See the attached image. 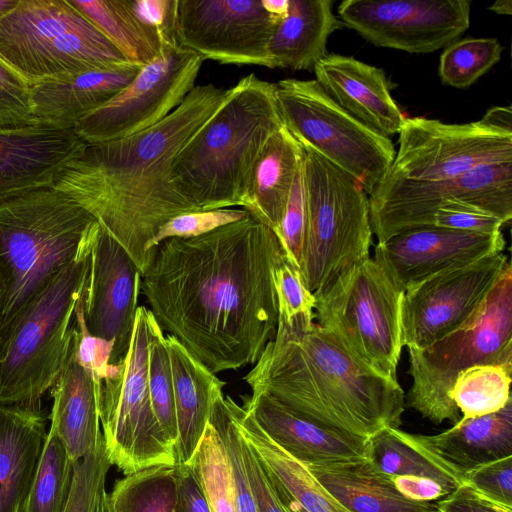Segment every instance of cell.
<instances>
[{"instance_id": "cell-39", "label": "cell", "mask_w": 512, "mask_h": 512, "mask_svg": "<svg viewBox=\"0 0 512 512\" xmlns=\"http://www.w3.org/2000/svg\"><path fill=\"white\" fill-rule=\"evenodd\" d=\"M502 51L496 38L455 40L440 56L439 77L445 85L467 88L500 61Z\"/></svg>"}, {"instance_id": "cell-33", "label": "cell", "mask_w": 512, "mask_h": 512, "mask_svg": "<svg viewBox=\"0 0 512 512\" xmlns=\"http://www.w3.org/2000/svg\"><path fill=\"white\" fill-rule=\"evenodd\" d=\"M131 63L145 65L175 40L145 24L131 0H68Z\"/></svg>"}, {"instance_id": "cell-16", "label": "cell", "mask_w": 512, "mask_h": 512, "mask_svg": "<svg viewBox=\"0 0 512 512\" xmlns=\"http://www.w3.org/2000/svg\"><path fill=\"white\" fill-rule=\"evenodd\" d=\"M277 25L261 0H175V41L203 60L274 68L269 44Z\"/></svg>"}, {"instance_id": "cell-45", "label": "cell", "mask_w": 512, "mask_h": 512, "mask_svg": "<svg viewBox=\"0 0 512 512\" xmlns=\"http://www.w3.org/2000/svg\"><path fill=\"white\" fill-rule=\"evenodd\" d=\"M248 215L249 212L243 208L195 211L178 215L160 227L151 243L152 251L166 239L197 237L218 227L239 221Z\"/></svg>"}, {"instance_id": "cell-29", "label": "cell", "mask_w": 512, "mask_h": 512, "mask_svg": "<svg viewBox=\"0 0 512 512\" xmlns=\"http://www.w3.org/2000/svg\"><path fill=\"white\" fill-rule=\"evenodd\" d=\"M170 357L178 439V464L193 457L210 421L213 406L223 396L221 381L174 337L165 335Z\"/></svg>"}, {"instance_id": "cell-54", "label": "cell", "mask_w": 512, "mask_h": 512, "mask_svg": "<svg viewBox=\"0 0 512 512\" xmlns=\"http://www.w3.org/2000/svg\"><path fill=\"white\" fill-rule=\"evenodd\" d=\"M390 478L396 489L413 501L434 502L450 494L439 483L428 478L414 476H390Z\"/></svg>"}, {"instance_id": "cell-18", "label": "cell", "mask_w": 512, "mask_h": 512, "mask_svg": "<svg viewBox=\"0 0 512 512\" xmlns=\"http://www.w3.org/2000/svg\"><path fill=\"white\" fill-rule=\"evenodd\" d=\"M509 262L504 252L438 273L405 291L403 346L423 349L467 322Z\"/></svg>"}, {"instance_id": "cell-43", "label": "cell", "mask_w": 512, "mask_h": 512, "mask_svg": "<svg viewBox=\"0 0 512 512\" xmlns=\"http://www.w3.org/2000/svg\"><path fill=\"white\" fill-rule=\"evenodd\" d=\"M210 422L221 436L231 463L235 483L236 511L258 512L242 461L241 435L226 407L224 395L215 402Z\"/></svg>"}, {"instance_id": "cell-12", "label": "cell", "mask_w": 512, "mask_h": 512, "mask_svg": "<svg viewBox=\"0 0 512 512\" xmlns=\"http://www.w3.org/2000/svg\"><path fill=\"white\" fill-rule=\"evenodd\" d=\"M284 126L309 148L353 177L370 195L395 157L389 137L341 108L316 80L286 78L275 83Z\"/></svg>"}, {"instance_id": "cell-17", "label": "cell", "mask_w": 512, "mask_h": 512, "mask_svg": "<svg viewBox=\"0 0 512 512\" xmlns=\"http://www.w3.org/2000/svg\"><path fill=\"white\" fill-rule=\"evenodd\" d=\"M470 6L468 0H345L337 12L344 26L377 47L426 54L464 34Z\"/></svg>"}, {"instance_id": "cell-15", "label": "cell", "mask_w": 512, "mask_h": 512, "mask_svg": "<svg viewBox=\"0 0 512 512\" xmlns=\"http://www.w3.org/2000/svg\"><path fill=\"white\" fill-rule=\"evenodd\" d=\"M203 62L190 50L168 45L118 94L78 120L74 132L86 144H100L156 125L195 87Z\"/></svg>"}, {"instance_id": "cell-11", "label": "cell", "mask_w": 512, "mask_h": 512, "mask_svg": "<svg viewBox=\"0 0 512 512\" xmlns=\"http://www.w3.org/2000/svg\"><path fill=\"white\" fill-rule=\"evenodd\" d=\"M152 317L148 308L138 307L127 356L110 365L100 385L99 415L107 455L124 475L178 464L176 447L161 428L149 393Z\"/></svg>"}, {"instance_id": "cell-41", "label": "cell", "mask_w": 512, "mask_h": 512, "mask_svg": "<svg viewBox=\"0 0 512 512\" xmlns=\"http://www.w3.org/2000/svg\"><path fill=\"white\" fill-rule=\"evenodd\" d=\"M103 435L96 446L74 463V478L65 512H96L111 467Z\"/></svg>"}, {"instance_id": "cell-47", "label": "cell", "mask_w": 512, "mask_h": 512, "mask_svg": "<svg viewBox=\"0 0 512 512\" xmlns=\"http://www.w3.org/2000/svg\"><path fill=\"white\" fill-rule=\"evenodd\" d=\"M432 225L449 229L493 234L505 223L496 215L477 206L457 201L443 202L435 211Z\"/></svg>"}, {"instance_id": "cell-57", "label": "cell", "mask_w": 512, "mask_h": 512, "mask_svg": "<svg viewBox=\"0 0 512 512\" xmlns=\"http://www.w3.org/2000/svg\"><path fill=\"white\" fill-rule=\"evenodd\" d=\"M96 512H112L109 504L108 492L105 488L99 495Z\"/></svg>"}, {"instance_id": "cell-21", "label": "cell", "mask_w": 512, "mask_h": 512, "mask_svg": "<svg viewBox=\"0 0 512 512\" xmlns=\"http://www.w3.org/2000/svg\"><path fill=\"white\" fill-rule=\"evenodd\" d=\"M86 146L73 129L0 126V204L53 187Z\"/></svg>"}, {"instance_id": "cell-35", "label": "cell", "mask_w": 512, "mask_h": 512, "mask_svg": "<svg viewBox=\"0 0 512 512\" xmlns=\"http://www.w3.org/2000/svg\"><path fill=\"white\" fill-rule=\"evenodd\" d=\"M177 465L149 467L119 479L108 493L112 512H175Z\"/></svg>"}, {"instance_id": "cell-36", "label": "cell", "mask_w": 512, "mask_h": 512, "mask_svg": "<svg viewBox=\"0 0 512 512\" xmlns=\"http://www.w3.org/2000/svg\"><path fill=\"white\" fill-rule=\"evenodd\" d=\"M74 461L51 430L39 466L20 512H65L70 497Z\"/></svg>"}, {"instance_id": "cell-1", "label": "cell", "mask_w": 512, "mask_h": 512, "mask_svg": "<svg viewBox=\"0 0 512 512\" xmlns=\"http://www.w3.org/2000/svg\"><path fill=\"white\" fill-rule=\"evenodd\" d=\"M285 254L275 233L250 213L154 249L141 291L154 319L212 373L259 359L277 331L274 272Z\"/></svg>"}, {"instance_id": "cell-51", "label": "cell", "mask_w": 512, "mask_h": 512, "mask_svg": "<svg viewBox=\"0 0 512 512\" xmlns=\"http://www.w3.org/2000/svg\"><path fill=\"white\" fill-rule=\"evenodd\" d=\"M175 512H210L198 476L188 463L178 464Z\"/></svg>"}, {"instance_id": "cell-30", "label": "cell", "mask_w": 512, "mask_h": 512, "mask_svg": "<svg viewBox=\"0 0 512 512\" xmlns=\"http://www.w3.org/2000/svg\"><path fill=\"white\" fill-rule=\"evenodd\" d=\"M307 468L348 512H438L436 502L403 496L367 457Z\"/></svg>"}, {"instance_id": "cell-27", "label": "cell", "mask_w": 512, "mask_h": 512, "mask_svg": "<svg viewBox=\"0 0 512 512\" xmlns=\"http://www.w3.org/2000/svg\"><path fill=\"white\" fill-rule=\"evenodd\" d=\"M47 436L38 402L0 403V512H20Z\"/></svg>"}, {"instance_id": "cell-5", "label": "cell", "mask_w": 512, "mask_h": 512, "mask_svg": "<svg viewBox=\"0 0 512 512\" xmlns=\"http://www.w3.org/2000/svg\"><path fill=\"white\" fill-rule=\"evenodd\" d=\"M99 226L53 187L0 204L1 338L57 272L90 253Z\"/></svg>"}, {"instance_id": "cell-55", "label": "cell", "mask_w": 512, "mask_h": 512, "mask_svg": "<svg viewBox=\"0 0 512 512\" xmlns=\"http://www.w3.org/2000/svg\"><path fill=\"white\" fill-rule=\"evenodd\" d=\"M264 10L278 23L283 20L289 8V0H261Z\"/></svg>"}, {"instance_id": "cell-58", "label": "cell", "mask_w": 512, "mask_h": 512, "mask_svg": "<svg viewBox=\"0 0 512 512\" xmlns=\"http://www.w3.org/2000/svg\"><path fill=\"white\" fill-rule=\"evenodd\" d=\"M19 0H0V20L8 14Z\"/></svg>"}, {"instance_id": "cell-50", "label": "cell", "mask_w": 512, "mask_h": 512, "mask_svg": "<svg viewBox=\"0 0 512 512\" xmlns=\"http://www.w3.org/2000/svg\"><path fill=\"white\" fill-rule=\"evenodd\" d=\"M241 456L258 512H284L263 467L242 435Z\"/></svg>"}, {"instance_id": "cell-32", "label": "cell", "mask_w": 512, "mask_h": 512, "mask_svg": "<svg viewBox=\"0 0 512 512\" xmlns=\"http://www.w3.org/2000/svg\"><path fill=\"white\" fill-rule=\"evenodd\" d=\"M304 156L300 143L283 126L269 139L256 163L244 209L276 236Z\"/></svg>"}, {"instance_id": "cell-52", "label": "cell", "mask_w": 512, "mask_h": 512, "mask_svg": "<svg viewBox=\"0 0 512 512\" xmlns=\"http://www.w3.org/2000/svg\"><path fill=\"white\" fill-rule=\"evenodd\" d=\"M438 512H512L492 502L463 484L448 496L436 502Z\"/></svg>"}, {"instance_id": "cell-26", "label": "cell", "mask_w": 512, "mask_h": 512, "mask_svg": "<svg viewBox=\"0 0 512 512\" xmlns=\"http://www.w3.org/2000/svg\"><path fill=\"white\" fill-rule=\"evenodd\" d=\"M142 66L128 62L33 84L30 86L33 118L38 123L73 129L78 120L124 89Z\"/></svg>"}, {"instance_id": "cell-4", "label": "cell", "mask_w": 512, "mask_h": 512, "mask_svg": "<svg viewBox=\"0 0 512 512\" xmlns=\"http://www.w3.org/2000/svg\"><path fill=\"white\" fill-rule=\"evenodd\" d=\"M283 126L275 83L242 77L175 157L174 188L200 211L244 209L256 163Z\"/></svg>"}, {"instance_id": "cell-2", "label": "cell", "mask_w": 512, "mask_h": 512, "mask_svg": "<svg viewBox=\"0 0 512 512\" xmlns=\"http://www.w3.org/2000/svg\"><path fill=\"white\" fill-rule=\"evenodd\" d=\"M228 89L197 85L156 125L87 144L53 186L99 222L141 275L151 262V243L160 227L178 215L200 211L174 188L171 168L179 151L221 107Z\"/></svg>"}, {"instance_id": "cell-10", "label": "cell", "mask_w": 512, "mask_h": 512, "mask_svg": "<svg viewBox=\"0 0 512 512\" xmlns=\"http://www.w3.org/2000/svg\"><path fill=\"white\" fill-rule=\"evenodd\" d=\"M302 148L307 226L300 273L314 294L370 256L373 232L368 195L361 185L313 150Z\"/></svg>"}, {"instance_id": "cell-44", "label": "cell", "mask_w": 512, "mask_h": 512, "mask_svg": "<svg viewBox=\"0 0 512 512\" xmlns=\"http://www.w3.org/2000/svg\"><path fill=\"white\" fill-rule=\"evenodd\" d=\"M306 226L307 208L302 163L296 174L280 230L277 234L285 257L299 271L303 257Z\"/></svg>"}, {"instance_id": "cell-28", "label": "cell", "mask_w": 512, "mask_h": 512, "mask_svg": "<svg viewBox=\"0 0 512 512\" xmlns=\"http://www.w3.org/2000/svg\"><path fill=\"white\" fill-rule=\"evenodd\" d=\"M413 437L463 478L479 466L512 456V399L494 413L461 418L436 435Z\"/></svg>"}, {"instance_id": "cell-38", "label": "cell", "mask_w": 512, "mask_h": 512, "mask_svg": "<svg viewBox=\"0 0 512 512\" xmlns=\"http://www.w3.org/2000/svg\"><path fill=\"white\" fill-rule=\"evenodd\" d=\"M188 464L198 476L210 512H237L231 463L222 438L210 421Z\"/></svg>"}, {"instance_id": "cell-22", "label": "cell", "mask_w": 512, "mask_h": 512, "mask_svg": "<svg viewBox=\"0 0 512 512\" xmlns=\"http://www.w3.org/2000/svg\"><path fill=\"white\" fill-rule=\"evenodd\" d=\"M313 72L323 90L355 119L383 136L399 134L406 116L393 99L381 68L328 53Z\"/></svg>"}, {"instance_id": "cell-49", "label": "cell", "mask_w": 512, "mask_h": 512, "mask_svg": "<svg viewBox=\"0 0 512 512\" xmlns=\"http://www.w3.org/2000/svg\"><path fill=\"white\" fill-rule=\"evenodd\" d=\"M75 327L77 330L76 358L87 370L97 378L107 377L110 368V358L113 342L91 335L84 322L81 298L75 312Z\"/></svg>"}, {"instance_id": "cell-7", "label": "cell", "mask_w": 512, "mask_h": 512, "mask_svg": "<svg viewBox=\"0 0 512 512\" xmlns=\"http://www.w3.org/2000/svg\"><path fill=\"white\" fill-rule=\"evenodd\" d=\"M406 405L434 424L461 413L451 398L457 376L482 364L512 365V268L508 262L474 315L423 349L408 348Z\"/></svg>"}, {"instance_id": "cell-13", "label": "cell", "mask_w": 512, "mask_h": 512, "mask_svg": "<svg viewBox=\"0 0 512 512\" xmlns=\"http://www.w3.org/2000/svg\"><path fill=\"white\" fill-rule=\"evenodd\" d=\"M398 142L399 149L382 179L434 182L512 161L511 106L493 107L481 120L465 124L405 117Z\"/></svg>"}, {"instance_id": "cell-37", "label": "cell", "mask_w": 512, "mask_h": 512, "mask_svg": "<svg viewBox=\"0 0 512 512\" xmlns=\"http://www.w3.org/2000/svg\"><path fill=\"white\" fill-rule=\"evenodd\" d=\"M512 365L482 364L461 372L451 398L462 414L472 418L494 413L511 400Z\"/></svg>"}, {"instance_id": "cell-46", "label": "cell", "mask_w": 512, "mask_h": 512, "mask_svg": "<svg viewBox=\"0 0 512 512\" xmlns=\"http://www.w3.org/2000/svg\"><path fill=\"white\" fill-rule=\"evenodd\" d=\"M35 123L30 85L0 57V126Z\"/></svg>"}, {"instance_id": "cell-20", "label": "cell", "mask_w": 512, "mask_h": 512, "mask_svg": "<svg viewBox=\"0 0 512 512\" xmlns=\"http://www.w3.org/2000/svg\"><path fill=\"white\" fill-rule=\"evenodd\" d=\"M505 246L501 232L485 234L425 225L378 243L374 256L407 291L438 273L502 253Z\"/></svg>"}, {"instance_id": "cell-3", "label": "cell", "mask_w": 512, "mask_h": 512, "mask_svg": "<svg viewBox=\"0 0 512 512\" xmlns=\"http://www.w3.org/2000/svg\"><path fill=\"white\" fill-rule=\"evenodd\" d=\"M243 380L252 393L350 436L368 439L402 423L405 395L398 381L359 362L315 322L278 321L275 337Z\"/></svg>"}, {"instance_id": "cell-48", "label": "cell", "mask_w": 512, "mask_h": 512, "mask_svg": "<svg viewBox=\"0 0 512 512\" xmlns=\"http://www.w3.org/2000/svg\"><path fill=\"white\" fill-rule=\"evenodd\" d=\"M463 483L484 498L512 508V456L471 470Z\"/></svg>"}, {"instance_id": "cell-34", "label": "cell", "mask_w": 512, "mask_h": 512, "mask_svg": "<svg viewBox=\"0 0 512 512\" xmlns=\"http://www.w3.org/2000/svg\"><path fill=\"white\" fill-rule=\"evenodd\" d=\"M366 457L389 476H414L439 483L450 494L463 478L415 441L413 434L385 427L367 439Z\"/></svg>"}, {"instance_id": "cell-25", "label": "cell", "mask_w": 512, "mask_h": 512, "mask_svg": "<svg viewBox=\"0 0 512 512\" xmlns=\"http://www.w3.org/2000/svg\"><path fill=\"white\" fill-rule=\"evenodd\" d=\"M226 407L240 434L263 467L284 512H348L308 468L276 445L230 396Z\"/></svg>"}, {"instance_id": "cell-9", "label": "cell", "mask_w": 512, "mask_h": 512, "mask_svg": "<svg viewBox=\"0 0 512 512\" xmlns=\"http://www.w3.org/2000/svg\"><path fill=\"white\" fill-rule=\"evenodd\" d=\"M0 57L30 86L129 62L68 0H19L0 20Z\"/></svg>"}, {"instance_id": "cell-40", "label": "cell", "mask_w": 512, "mask_h": 512, "mask_svg": "<svg viewBox=\"0 0 512 512\" xmlns=\"http://www.w3.org/2000/svg\"><path fill=\"white\" fill-rule=\"evenodd\" d=\"M148 386L157 420L176 447L178 429L170 357L164 332L154 317L151 320L149 342Z\"/></svg>"}, {"instance_id": "cell-24", "label": "cell", "mask_w": 512, "mask_h": 512, "mask_svg": "<svg viewBox=\"0 0 512 512\" xmlns=\"http://www.w3.org/2000/svg\"><path fill=\"white\" fill-rule=\"evenodd\" d=\"M75 321L65 365L51 388L50 429L75 462L89 453L102 437L99 415L101 380L76 358Z\"/></svg>"}, {"instance_id": "cell-59", "label": "cell", "mask_w": 512, "mask_h": 512, "mask_svg": "<svg viewBox=\"0 0 512 512\" xmlns=\"http://www.w3.org/2000/svg\"><path fill=\"white\" fill-rule=\"evenodd\" d=\"M1 301H2V289L0 285V341H1Z\"/></svg>"}, {"instance_id": "cell-23", "label": "cell", "mask_w": 512, "mask_h": 512, "mask_svg": "<svg viewBox=\"0 0 512 512\" xmlns=\"http://www.w3.org/2000/svg\"><path fill=\"white\" fill-rule=\"evenodd\" d=\"M242 407L276 445L306 467L366 457L367 439L319 426L263 393H252Z\"/></svg>"}, {"instance_id": "cell-31", "label": "cell", "mask_w": 512, "mask_h": 512, "mask_svg": "<svg viewBox=\"0 0 512 512\" xmlns=\"http://www.w3.org/2000/svg\"><path fill=\"white\" fill-rule=\"evenodd\" d=\"M331 0H289L269 44L274 68L312 71L328 55L330 35L344 27Z\"/></svg>"}, {"instance_id": "cell-8", "label": "cell", "mask_w": 512, "mask_h": 512, "mask_svg": "<svg viewBox=\"0 0 512 512\" xmlns=\"http://www.w3.org/2000/svg\"><path fill=\"white\" fill-rule=\"evenodd\" d=\"M404 293L384 263L369 256L313 294L314 320L359 362L397 380Z\"/></svg>"}, {"instance_id": "cell-56", "label": "cell", "mask_w": 512, "mask_h": 512, "mask_svg": "<svg viewBox=\"0 0 512 512\" xmlns=\"http://www.w3.org/2000/svg\"><path fill=\"white\" fill-rule=\"evenodd\" d=\"M489 10L499 15H511L512 14V1L511 0H499L494 2L488 7Z\"/></svg>"}, {"instance_id": "cell-42", "label": "cell", "mask_w": 512, "mask_h": 512, "mask_svg": "<svg viewBox=\"0 0 512 512\" xmlns=\"http://www.w3.org/2000/svg\"><path fill=\"white\" fill-rule=\"evenodd\" d=\"M279 320L286 324L314 322V295L305 286L299 269L286 257L274 272Z\"/></svg>"}, {"instance_id": "cell-6", "label": "cell", "mask_w": 512, "mask_h": 512, "mask_svg": "<svg viewBox=\"0 0 512 512\" xmlns=\"http://www.w3.org/2000/svg\"><path fill=\"white\" fill-rule=\"evenodd\" d=\"M89 261L90 253L57 272L8 326L0 342V403L39 402L56 382Z\"/></svg>"}, {"instance_id": "cell-53", "label": "cell", "mask_w": 512, "mask_h": 512, "mask_svg": "<svg viewBox=\"0 0 512 512\" xmlns=\"http://www.w3.org/2000/svg\"><path fill=\"white\" fill-rule=\"evenodd\" d=\"M137 16L165 37L175 40L173 17L175 0H131Z\"/></svg>"}, {"instance_id": "cell-14", "label": "cell", "mask_w": 512, "mask_h": 512, "mask_svg": "<svg viewBox=\"0 0 512 512\" xmlns=\"http://www.w3.org/2000/svg\"><path fill=\"white\" fill-rule=\"evenodd\" d=\"M368 200L371 228L378 243L402 231L432 225L435 211L448 200L482 208L506 225L512 219V161L480 166L434 182L381 179Z\"/></svg>"}, {"instance_id": "cell-19", "label": "cell", "mask_w": 512, "mask_h": 512, "mask_svg": "<svg viewBox=\"0 0 512 512\" xmlns=\"http://www.w3.org/2000/svg\"><path fill=\"white\" fill-rule=\"evenodd\" d=\"M142 275L125 249L100 225L81 296L91 335L113 342L110 365L122 363L131 344Z\"/></svg>"}]
</instances>
